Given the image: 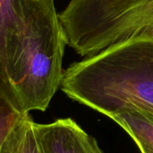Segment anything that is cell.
I'll list each match as a JSON object with an SVG mask.
<instances>
[{"mask_svg": "<svg viewBox=\"0 0 153 153\" xmlns=\"http://www.w3.org/2000/svg\"><path fill=\"white\" fill-rule=\"evenodd\" d=\"M66 45L92 56L134 39H153V0H70L58 13Z\"/></svg>", "mask_w": 153, "mask_h": 153, "instance_id": "cell-2", "label": "cell"}, {"mask_svg": "<svg viewBox=\"0 0 153 153\" xmlns=\"http://www.w3.org/2000/svg\"><path fill=\"white\" fill-rule=\"evenodd\" d=\"M34 124L28 115L11 131L0 153H41L34 132Z\"/></svg>", "mask_w": 153, "mask_h": 153, "instance_id": "cell-7", "label": "cell"}, {"mask_svg": "<svg viewBox=\"0 0 153 153\" xmlns=\"http://www.w3.org/2000/svg\"><path fill=\"white\" fill-rule=\"evenodd\" d=\"M60 89L109 118L130 110L153 116V39L127 40L73 63Z\"/></svg>", "mask_w": 153, "mask_h": 153, "instance_id": "cell-1", "label": "cell"}, {"mask_svg": "<svg viewBox=\"0 0 153 153\" xmlns=\"http://www.w3.org/2000/svg\"><path fill=\"white\" fill-rule=\"evenodd\" d=\"M135 142L142 153H153V116L136 110L122 112L112 117Z\"/></svg>", "mask_w": 153, "mask_h": 153, "instance_id": "cell-6", "label": "cell"}, {"mask_svg": "<svg viewBox=\"0 0 153 153\" xmlns=\"http://www.w3.org/2000/svg\"><path fill=\"white\" fill-rule=\"evenodd\" d=\"M34 132L41 153H104L96 139L71 118L35 123Z\"/></svg>", "mask_w": 153, "mask_h": 153, "instance_id": "cell-5", "label": "cell"}, {"mask_svg": "<svg viewBox=\"0 0 153 153\" xmlns=\"http://www.w3.org/2000/svg\"><path fill=\"white\" fill-rule=\"evenodd\" d=\"M24 64L14 102L25 112L45 111L60 88L66 45L54 0H21Z\"/></svg>", "mask_w": 153, "mask_h": 153, "instance_id": "cell-3", "label": "cell"}, {"mask_svg": "<svg viewBox=\"0 0 153 153\" xmlns=\"http://www.w3.org/2000/svg\"><path fill=\"white\" fill-rule=\"evenodd\" d=\"M24 52L21 0H0V85L13 100L22 76Z\"/></svg>", "mask_w": 153, "mask_h": 153, "instance_id": "cell-4", "label": "cell"}, {"mask_svg": "<svg viewBox=\"0 0 153 153\" xmlns=\"http://www.w3.org/2000/svg\"><path fill=\"white\" fill-rule=\"evenodd\" d=\"M30 113L22 110L0 85V150L11 131Z\"/></svg>", "mask_w": 153, "mask_h": 153, "instance_id": "cell-8", "label": "cell"}]
</instances>
